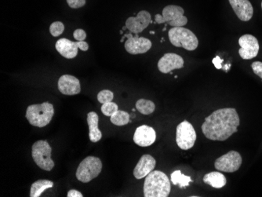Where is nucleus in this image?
Segmentation results:
<instances>
[{
	"label": "nucleus",
	"mask_w": 262,
	"mask_h": 197,
	"mask_svg": "<svg viewBox=\"0 0 262 197\" xmlns=\"http://www.w3.org/2000/svg\"><path fill=\"white\" fill-rule=\"evenodd\" d=\"M156 131L149 126H140L135 131L133 141L141 147H148L156 141Z\"/></svg>",
	"instance_id": "obj_15"
},
{
	"label": "nucleus",
	"mask_w": 262,
	"mask_h": 197,
	"mask_svg": "<svg viewBox=\"0 0 262 197\" xmlns=\"http://www.w3.org/2000/svg\"><path fill=\"white\" fill-rule=\"evenodd\" d=\"M222 62H223V60L221 59L219 57H216V58H214V60H213V63H214V66H215L218 69H221V68H222Z\"/></svg>",
	"instance_id": "obj_32"
},
{
	"label": "nucleus",
	"mask_w": 262,
	"mask_h": 197,
	"mask_svg": "<svg viewBox=\"0 0 262 197\" xmlns=\"http://www.w3.org/2000/svg\"><path fill=\"white\" fill-rule=\"evenodd\" d=\"M73 36L77 41H84L87 38V33L83 29H76L73 33Z\"/></svg>",
	"instance_id": "obj_30"
},
{
	"label": "nucleus",
	"mask_w": 262,
	"mask_h": 197,
	"mask_svg": "<svg viewBox=\"0 0 262 197\" xmlns=\"http://www.w3.org/2000/svg\"><path fill=\"white\" fill-rule=\"evenodd\" d=\"M151 14L146 10H141L137 17H131L126 21V26L131 33L139 34L142 33L151 24Z\"/></svg>",
	"instance_id": "obj_14"
},
{
	"label": "nucleus",
	"mask_w": 262,
	"mask_h": 197,
	"mask_svg": "<svg viewBox=\"0 0 262 197\" xmlns=\"http://www.w3.org/2000/svg\"><path fill=\"white\" fill-rule=\"evenodd\" d=\"M120 34H124V31H123V30H121V31H120Z\"/></svg>",
	"instance_id": "obj_35"
},
{
	"label": "nucleus",
	"mask_w": 262,
	"mask_h": 197,
	"mask_svg": "<svg viewBox=\"0 0 262 197\" xmlns=\"http://www.w3.org/2000/svg\"><path fill=\"white\" fill-rule=\"evenodd\" d=\"M156 165V161L154 157L149 154L143 155L135 166L133 176L137 179H142L154 170Z\"/></svg>",
	"instance_id": "obj_17"
},
{
	"label": "nucleus",
	"mask_w": 262,
	"mask_h": 197,
	"mask_svg": "<svg viewBox=\"0 0 262 197\" xmlns=\"http://www.w3.org/2000/svg\"><path fill=\"white\" fill-rule=\"evenodd\" d=\"M183 58L174 53H167L160 58L158 62V68L162 73H170L173 70L180 69L184 67Z\"/></svg>",
	"instance_id": "obj_13"
},
{
	"label": "nucleus",
	"mask_w": 262,
	"mask_h": 197,
	"mask_svg": "<svg viewBox=\"0 0 262 197\" xmlns=\"http://www.w3.org/2000/svg\"><path fill=\"white\" fill-rule=\"evenodd\" d=\"M67 3L72 9H78L85 6L86 0H67Z\"/></svg>",
	"instance_id": "obj_28"
},
{
	"label": "nucleus",
	"mask_w": 262,
	"mask_h": 197,
	"mask_svg": "<svg viewBox=\"0 0 262 197\" xmlns=\"http://www.w3.org/2000/svg\"><path fill=\"white\" fill-rule=\"evenodd\" d=\"M171 182L174 186H178L181 189H185L189 186L190 182H193V180L189 176L185 175L181 172V170H175L172 173Z\"/></svg>",
	"instance_id": "obj_22"
},
{
	"label": "nucleus",
	"mask_w": 262,
	"mask_h": 197,
	"mask_svg": "<svg viewBox=\"0 0 262 197\" xmlns=\"http://www.w3.org/2000/svg\"><path fill=\"white\" fill-rule=\"evenodd\" d=\"M171 185L165 173L153 170L145 177L144 183V197H167L170 195Z\"/></svg>",
	"instance_id": "obj_2"
},
{
	"label": "nucleus",
	"mask_w": 262,
	"mask_h": 197,
	"mask_svg": "<svg viewBox=\"0 0 262 197\" xmlns=\"http://www.w3.org/2000/svg\"><path fill=\"white\" fill-rule=\"evenodd\" d=\"M168 36L174 47H182L189 51L195 50L198 47V40L196 35L185 28H172L168 32Z\"/></svg>",
	"instance_id": "obj_4"
},
{
	"label": "nucleus",
	"mask_w": 262,
	"mask_h": 197,
	"mask_svg": "<svg viewBox=\"0 0 262 197\" xmlns=\"http://www.w3.org/2000/svg\"><path fill=\"white\" fill-rule=\"evenodd\" d=\"M51 153L52 149L46 140H39L33 144L32 149L33 161L37 166L46 171H50L55 165L51 159Z\"/></svg>",
	"instance_id": "obj_6"
},
{
	"label": "nucleus",
	"mask_w": 262,
	"mask_h": 197,
	"mask_svg": "<svg viewBox=\"0 0 262 197\" xmlns=\"http://www.w3.org/2000/svg\"><path fill=\"white\" fill-rule=\"evenodd\" d=\"M235 14L243 22H248L252 18L254 8L249 0H229Z\"/></svg>",
	"instance_id": "obj_18"
},
{
	"label": "nucleus",
	"mask_w": 262,
	"mask_h": 197,
	"mask_svg": "<svg viewBox=\"0 0 262 197\" xmlns=\"http://www.w3.org/2000/svg\"><path fill=\"white\" fill-rule=\"evenodd\" d=\"M100 109H101V112L104 116L111 117L116 111L119 110V107H118V104L116 103L111 101V102L103 104Z\"/></svg>",
	"instance_id": "obj_25"
},
{
	"label": "nucleus",
	"mask_w": 262,
	"mask_h": 197,
	"mask_svg": "<svg viewBox=\"0 0 262 197\" xmlns=\"http://www.w3.org/2000/svg\"><path fill=\"white\" fill-rule=\"evenodd\" d=\"M126 38L128 39L124 43V47L129 54L133 55L145 54L152 48V42L145 37H139L138 34H136L133 36L130 32L128 34H124L120 42L124 43Z\"/></svg>",
	"instance_id": "obj_9"
},
{
	"label": "nucleus",
	"mask_w": 262,
	"mask_h": 197,
	"mask_svg": "<svg viewBox=\"0 0 262 197\" xmlns=\"http://www.w3.org/2000/svg\"><path fill=\"white\" fill-rule=\"evenodd\" d=\"M65 30L64 24L61 22H55L50 26V33L54 37L62 35Z\"/></svg>",
	"instance_id": "obj_27"
},
{
	"label": "nucleus",
	"mask_w": 262,
	"mask_h": 197,
	"mask_svg": "<svg viewBox=\"0 0 262 197\" xmlns=\"http://www.w3.org/2000/svg\"><path fill=\"white\" fill-rule=\"evenodd\" d=\"M253 72L262 79V62H255L251 65Z\"/></svg>",
	"instance_id": "obj_29"
},
{
	"label": "nucleus",
	"mask_w": 262,
	"mask_h": 197,
	"mask_svg": "<svg viewBox=\"0 0 262 197\" xmlns=\"http://www.w3.org/2000/svg\"><path fill=\"white\" fill-rule=\"evenodd\" d=\"M102 170V163L98 157H87L78 166L76 178L83 183H88L96 178Z\"/></svg>",
	"instance_id": "obj_7"
},
{
	"label": "nucleus",
	"mask_w": 262,
	"mask_h": 197,
	"mask_svg": "<svg viewBox=\"0 0 262 197\" xmlns=\"http://www.w3.org/2000/svg\"><path fill=\"white\" fill-rule=\"evenodd\" d=\"M136 108L143 115L152 114L156 109V105L152 100L146 99H139L136 102Z\"/></svg>",
	"instance_id": "obj_23"
},
{
	"label": "nucleus",
	"mask_w": 262,
	"mask_h": 197,
	"mask_svg": "<svg viewBox=\"0 0 262 197\" xmlns=\"http://www.w3.org/2000/svg\"><path fill=\"white\" fill-rule=\"evenodd\" d=\"M150 34H152V35H154V34H155V32L151 31V32H150Z\"/></svg>",
	"instance_id": "obj_34"
},
{
	"label": "nucleus",
	"mask_w": 262,
	"mask_h": 197,
	"mask_svg": "<svg viewBox=\"0 0 262 197\" xmlns=\"http://www.w3.org/2000/svg\"><path fill=\"white\" fill-rule=\"evenodd\" d=\"M196 133L195 129L187 120L178 124L176 130V142L180 149L189 150L195 145L196 141Z\"/></svg>",
	"instance_id": "obj_8"
},
{
	"label": "nucleus",
	"mask_w": 262,
	"mask_h": 197,
	"mask_svg": "<svg viewBox=\"0 0 262 197\" xmlns=\"http://www.w3.org/2000/svg\"><path fill=\"white\" fill-rule=\"evenodd\" d=\"M110 120L114 125L122 127V126H125L129 124L130 121H131V116H130L128 112L118 110L111 116V120Z\"/></svg>",
	"instance_id": "obj_24"
},
{
	"label": "nucleus",
	"mask_w": 262,
	"mask_h": 197,
	"mask_svg": "<svg viewBox=\"0 0 262 197\" xmlns=\"http://www.w3.org/2000/svg\"><path fill=\"white\" fill-rule=\"evenodd\" d=\"M54 115V105L49 102H43L29 105L25 117L31 125L37 128H43L50 124Z\"/></svg>",
	"instance_id": "obj_3"
},
{
	"label": "nucleus",
	"mask_w": 262,
	"mask_h": 197,
	"mask_svg": "<svg viewBox=\"0 0 262 197\" xmlns=\"http://www.w3.org/2000/svg\"><path fill=\"white\" fill-rule=\"evenodd\" d=\"M239 124L240 120L235 108H220L205 119L202 131L208 139L224 141L238 131Z\"/></svg>",
	"instance_id": "obj_1"
},
{
	"label": "nucleus",
	"mask_w": 262,
	"mask_h": 197,
	"mask_svg": "<svg viewBox=\"0 0 262 197\" xmlns=\"http://www.w3.org/2000/svg\"><path fill=\"white\" fill-rule=\"evenodd\" d=\"M184 14L183 8L175 5H169L164 7L162 14L155 16L154 23L158 25L166 23L173 28L183 27L188 23V18Z\"/></svg>",
	"instance_id": "obj_5"
},
{
	"label": "nucleus",
	"mask_w": 262,
	"mask_h": 197,
	"mask_svg": "<svg viewBox=\"0 0 262 197\" xmlns=\"http://www.w3.org/2000/svg\"><path fill=\"white\" fill-rule=\"evenodd\" d=\"M114 98V94L109 90H103L98 95V100L101 104L111 102Z\"/></svg>",
	"instance_id": "obj_26"
},
{
	"label": "nucleus",
	"mask_w": 262,
	"mask_h": 197,
	"mask_svg": "<svg viewBox=\"0 0 262 197\" xmlns=\"http://www.w3.org/2000/svg\"><path fill=\"white\" fill-rule=\"evenodd\" d=\"M87 124L89 127V137L93 143H96L102 137V133L98 128V115L95 112H90L87 114Z\"/></svg>",
	"instance_id": "obj_19"
},
{
	"label": "nucleus",
	"mask_w": 262,
	"mask_h": 197,
	"mask_svg": "<svg viewBox=\"0 0 262 197\" xmlns=\"http://www.w3.org/2000/svg\"><path fill=\"white\" fill-rule=\"evenodd\" d=\"M127 29H128V28H127V26H124V27H123V29H122V30H123V31H125V30H127Z\"/></svg>",
	"instance_id": "obj_33"
},
{
	"label": "nucleus",
	"mask_w": 262,
	"mask_h": 197,
	"mask_svg": "<svg viewBox=\"0 0 262 197\" xmlns=\"http://www.w3.org/2000/svg\"><path fill=\"white\" fill-rule=\"evenodd\" d=\"M57 51L67 59H72L77 56L78 50L87 51L89 45L85 41H77L72 42L66 38H62L57 41L55 44Z\"/></svg>",
	"instance_id": "obj_11"
},
{
	"label": "nucleus",
	"mask_w": 262,
	"mask_h": 197,
	"mask_svg": "<svg viewBox=\"0 0 262 197\" xmlns=\"http://www.w3.org/2000/svg\"><path fill=\"white\" fill-rule=\"evenodd\" d=\"M58 90L66 95H76L81 92V85L77 78L73 75H63L58 80Z\"/></svg>",
	"instance_id": "obj_16"
},
{
	"label": "nucleus",
	"mask_w": 262,
	"mask_h": 197,
	"mask_svg": "<svg viewBox=\"0 0 262 197\" xmlns=\"http://www.w3.org/2000/svg\"><path fill=\"white\" fill-rule=\"evenodd\" d=\"M203 182L214 189H222L226 186L227 181L223 174L218 171H214L206 174L203 177Z\"/></svg>",
	"instance_id": "obj_20"
},
{
	"label": "nucleus",
	"mask_w": 262,
	"mask_h": 197,
	"mask_svg": "<svg viewBox=\"0 0 262 197\" xmlns=\"http://www.w3.org/2000/svg\"><path fill=\"white\" fill-rule=\"evenodd\" d=\"M240 49L239 50V56L243 60H251L256 58L259 54V43L256 37L250 34L242 35L239 39Z\"/></svg>",
	"instance_id": "obj_12"
},
{
	"label": "nucleus",
	"mask_w": 262,
	"mask_h": 197,
	"mask_svg": "<svg viewBox=\"0 0 262 197\" xmlns=\"http://www.w3.org/2000/svg\"><path fill=\"white\" fill-rule=\"evenodd\" d=\"M242 162V157L238 152L230 151L217 159L214 163V167L222 172L233 173L240 168Z\"/></svg>",
	"instance_id": "obj_10"
},
{
	"label": "nucleus",
	"mask_w": 262,
	"mask_h": 197,
	"mask_svg": "<svg viewBox=\"0 0 262 197\" xmlns=\"http://www.w3.org/2000/svg\"></svg>",
	"instance_id": "obj_37"
},
{
	"label": "nucleus",
	"mask_w": 262,
	"mask_h": 197,
	"mask_svg": "<svg viewBox=\"0 0 262 197\" xmlns=\"http://www.w3.org/2000/svg\"><path fill=\"white\" fill-rule=\"evenodd\" d=\"M132 111H133V112H135V111H136V109H135V108H133V109H132Z\"/></svg>",
	"instance_id": "obj_36"
},
{
	"label": "nucleus",
	"mask_w": 262,
	"mask_h": 197,
	"mask_svg": "<svg viewBox=\"0 0 262 197\" xmlns=\"http://www.w3.org/2000/svg\"><path fill=\"white\" fill-rule=\"evenodd\" d=\"M67 197H83V194L80 192L75 190H71L67 192Z\"/></svg>",
	"instance_id": "obj_31"
},
{
	"label": "nucleus",
	"mask_w": 262,
	"mask_h": 197,
	"mask_svg": "<svg viewBox=\"0 0 262 197\" xmlns=\"http://www.w3.org/2000/svg\"><path fill=\"white\" fill-rule=\"evenodd\" d=\"M54 186V182L49 180L40 179L32 185L30 189V197H39L46 190L51 189Z\"/></svg>",
	"instance_id": "obj_21"
}]
</instances>
